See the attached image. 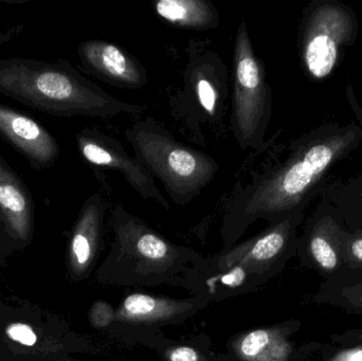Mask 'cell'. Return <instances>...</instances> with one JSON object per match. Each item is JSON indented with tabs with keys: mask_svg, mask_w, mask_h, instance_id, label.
<instances>
[{
	"mask_svg": "<svg viewBox=\"0 0 362 361\" xmlns=\"http://www.w3.org/2000/svg\"><path fill=\"white\" fill-rule=\"evenodd\" d=\"M361 136L354 125L325 127L296 142L284 162L252 176L235 191L223 218L226 239L235 241L259 218L274 224L305 207L319 182Z\"/></svg>",
	"mask_w": 362,
	"mask_h": 361,
	"instance_id": "cell-1",
	"label": "cell"
},
{
	"mask_svg": "<svg viewBox=\"0 0 362 361\" xmlns=\"http://www.w3.org/2000/svg\"><path fill=\"white\" fill-rule=\"evenodd\" d=\"M0 93L40 112L107 119L142 108L108 95L68 65L28 59L0 61Z\"/></svg>",
	"mask_w": 362,
	"mask_h": 361,
	"instance_id": "cell-2",
	"label": "cell"
},
{
	"mask_svg": "<svg viewBox=\"0 0 362 361\" xmlns=\"http://www.w3.org/2000/svg\"><path fill=\"white\" fill-rule=\"evenodd\" d=\"M124 135L136 158L160 180L176 205L191 203L218 172V163L210 155L177 141L151 117L136 121Z\"/></svg>",
	"mask_w": 362,
	"mask_h": 361,
	"instance_id": "cell-3",
	"label": "cell"
},
{
	"mask_svg": "<svg viewBox=\"0 0 362 361\" xmlns=\"http://www.w3.org/2000/svg\"><path fill=\"white\" fill-rule=\"evenodd\" d=\"M232 83V133L242 150H259L272 117V91L245 19L238 25L234 40Z\"/></svg>",
	"mask_w": 362,
	"mask_h": 361,
	"instance_id": "cell-4",
	"label": "cell"
},
{
	"mask_svg": "<svg viewBox=\"0 0 362 361\" xmlns=\"http://www.w3.org/2000/svg\"><path fill=\"white\" fill-rule=\"evenodd\" d=\"M354 14L335 2L310 11L301 34V57L310 78L323 80L335 69L340 51L356 33Z\"/></svg>",
	"mask_w": 362,
	"mask_h": 361,
	"instance_id": "cell-5",
	"label": "cell"
},
{
	"mask_svg": "<svg viewBox=\"0 0 362 361\" xmlns=\"http://www.w3.org/2000/svg\"><path fill=\"white\" fill-rule=\"evenodd\" d=\"M183 78L181 102L189 105V110L198 112V119L221 125L228 97L227 68L223 59L215 51H196L187 63Z\"/></svg>",
	"mask_w": 362,
	"mask_h": 361,
	"instance_id": "cell-6",
	"label": "cell"
},
{
	"mask_svg": "<svg viewBox=\"0 0 362 361\" xmlns=\"http://www.w3.org/2000/svg\"><path fill=\"white\" fill-rule=\"evenodd\" d=\"M112 228L116 237L112 256L124 262L163 267L180 261L189 252L172 245L141 218L127 212L122 203L112 211Z\"/></svg>",
	"mask_w": 362,
	"mask_h": 361,
	"instance_id": "cell-7",
	"label": "cell"
},
{
	"mask_svg": "<svg viewBox=\"0 0 362 361\" xmlns=\"http://www.w3.org/2000/svg\"><path fill=\"white\" fill-rule=\"evenodd\" d=\"M76 141L81 155L87 162L116 170L142 199H153L170 210L169 203L157 188L154 177L139 159L132 157L124 150L116 138L98 129H84L76 136Z\"/></svg>",
	"mask_w": 362,
	"mask_h": 361,
	"instance_id": "cell-8",
	"label": "cell"
},
{
	"mask_svg": "<svg viewBox=\"0 0 362 361\" xmlns=\"http://www.w3.org/2000/svg\"><path fill=\"white\" fill-rule=\"evenodd\" d=\"M78 54L87 71L110 86L139 89L148 84V72L141 61L114 42L86 40L78 46Z\"/></svg>",
	"mask_w": 362,
	"mask_h": 361,
	"instance_id": "cell-9",
	"label": "cell"
},
{
	"mask_svg": "<svg viewBox=\"0 0 362 361\" xmlns=\"http://www.w3.org/2000/svg\"><path fill=\"white\" fill-rule=\"evenodd\" d=\"M304 208H300L280 222L272 224L265 231L249 241L233 248L231 251L221 256L219 263L225 267L238 266L252 271H266L274 262L282 258L295 239L296 230L301 222Z\"/></svg>",
	"mask_w": 362,
	"mask_h": 361,
	"instance_id": "cell-10",
	"label": "cell"
},
{
	"mask_svg": "<svg viewBox=\"0 0 362 361\" xmlns=\"http://www.w3.org/2000/svg\"><path fill=\"white\" fill-rule=\"evenodd\" d=\"M0 136L35 167L52 165L59 148L51 134L30 117L0 104Z\"/></svg>",
	"mask_w": 362,
	"mask_h": 361,
	"instance_id": "cell-11",
	"label": "cell"
},
{
	"mask_svg": "<svg viewBox=\"0 0 362 361\" xmlns=\"http://www.w3.org/2000/svg\"><path fill=\"white\" fill-rule=\"evenodd\" d=\"M0 213L8 232L15 239L27 242L33 226V203L18 176L0 157Z\"/></svg>",
	"mask_w": 362,
	"mask_h": 361,
	"instance_id": "cell-12",
	"label": "cell"
},
{
	"mask_svg": "<svg viewBox=\"0 0 362 361\" xmlns=\"http://www.w3.org/2000/svg\"><path fill=\"white\" fill-rule=\"evenodd\" d=\"M105 203L99 194L89 197L81 210L70 243V263L76 276L90 266L101 239Z\"/></svg>",
	"mask_w": 362,
	"mask_h": 361,
	"instance_id": "cell-13",
	"label": "cell"
},
{
	"mask_svg": "<svg viewBox=\"0 0 362 361\" xmlns=\"http://www.w3.org/2000/svg\"><path fill=\"white\" fill-rule=\"evenodd\" d=\"M153 8L172 27L195 31L218 27V11L210 0H158Z\"/></svg>",
	"mask_w": 362,
	"mask_h": 361,
	"instance_id": "cell-14",
	"label": "cell"
},
{
	"mask_svg": "<svg viewBox=\"0 0 362 361\" xmlns=\"http://www.w3.org/2000/svg\"><path fill=\"white\" fill-rule=\"evenodd\" d=\"M191 309L189 303L133 294L124 299L118 313L119 321L134 324H165Z\"/></svg>",
	"mask_w": 362,
	"mask_h": 361,
	"instance_id": "cell-15",
	"label": "cell"
},
{
	"mask_svg": "<svg viewBox=\"0 0 362 361\" xmlns=\"http://www.w3.org/2000/svg\"><path fill=\"white\" fill-rule=\"evenodd\" d=\"M339 225L325 216L313 227L308 237V250L317 265L327 273L336 271L341 263Z\"/></svg>",
	"mask_w": 362,
	"mask_h": 361,
	"instance_id": "cell-16",
	"label": "cell"
},
{
	"mask_svg": "<svg viewBox=\"0 0 362 361\" xmlns=\"http://www.w3.org/2000/svg\"><path fill=\"white\" fill-rule=\"evenodd\" d=\"M238 351L247 361H287L291 347L280 331L257 330L243 337Z\"/></svg>",
	"mask_w": 362,
	"mask_h": 361,
	"instance_id": "cell-17",
	"label": "cell"
},
{
	"mask_svg": "<svg viewBox=\"0 0 362 361\" xmlns=\"http://www.w3.org/2000/svg\"><path fill=\"white\" fill-rule=\"evenodd\" d=\"M342 260L353 268H362V230L340 235Z\"/></svg>",
	"mask_w": 362,
	"mask_h": 361,
	"instance_id": "cell-18",
	"label": "cell"
},
{
	"mask_svg": "<svg viewBox=\"0 0 362 361\" xmlns=\"http://www.w3.org/2000/svg\"><path fill=\"white\" fill-rule=\"evenodd\" d=\"M8 336L15 343H21L25 347H33L37 341L35 332L27 324H14L8 326Z\"/></svg>",
	"mask_w": 362,
	"mask_h": 361,
	"instance_id": "cell-19",
	"label": "cell"
},
{
	"mask_svg": "<svg viewBox=\"0 0 362 361\" xmlns=\"http://www.w3.org/2000/svg\"><path fill=\"white\" fill-rule=\"evenodd\" d=\"M114 311L106 303H97L91 312V320L97 326H105L114 320Z\"/></svg>",
	"mask_w": 362,
	"mask_h": 361,
	"instance_id": "cell-20",
	"label": "cell"
},
{
	"mask_svg": "<svg viewBox=\"0 0 362 361\" xmlns=\"http://www.w3.org/2000/svg\"><path fill=\"white\" fill-rule=\"evenodd\" d=\"M170 361H200V356L195 350L187 347H178L168 354Z\"/></svg>",
	"mask_w": 362,
	"mask_h": 361,
	"instance_id": "cell-21",
	"label": "cell"
},
{
	"mask_svg": "<svg viewBox=\"0 0 362 361\" xmlns=\"http://www.w3.org/2000/svg\"><path fill=\"white\" fill-rule=\"evenodd\" d=\"M342 295L353 307L362 309V281L350 288H344Z\"/></svg>",
	"mask_w": 362,
	"mask_h": 361,
	"instance_id": "cell-22",
	"label": "cell"
},
{
	"mask_svg": "<svg viewBox=\"0 0 362 361\" xmlns=\"http://www.w3.org/2000/svg\"><path fill=\"white\" fill-rule=\"evenodd\" d=\"M327 361H362V345L344 350Z\"/></svg>",
	"mask_w": 362,
	"mask_h": 361,
	"instance_id": "cell-23",
	"label": "cell"
},
{
	"mask_svg": "<svg viewBox=\"0 0 362 361\" xmlns=\"http://www.w3.org/2000/svg\"><path fill=\"white\" fill-rule=\"evenodd\" d=\"M356 337L357 339H358V341H362V331H359V332H356Z\"/></svg>",
	"mask_w": 362,
	"mask_h": 361,
	"instance_id": "cell-24",
	"label": "cell"
}]
</instances>
